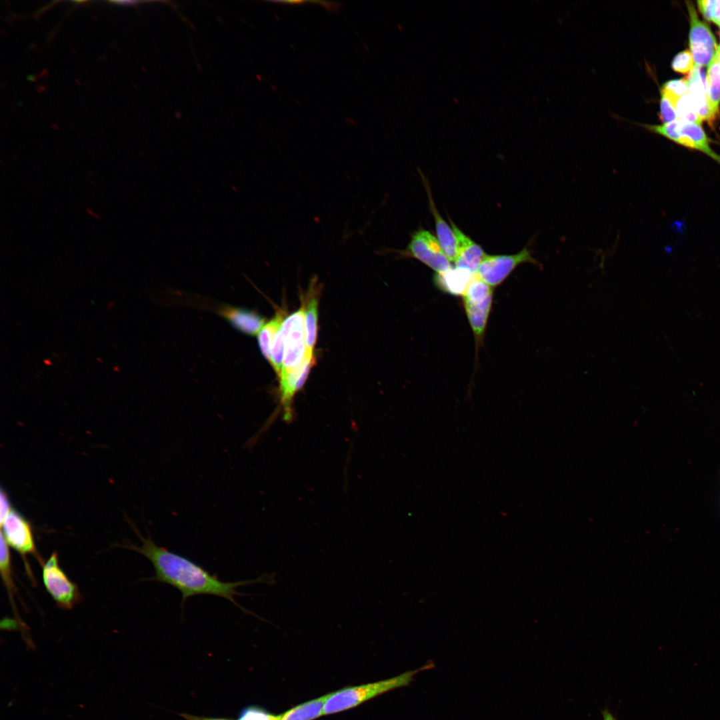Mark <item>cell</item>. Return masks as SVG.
Segmentation results:
<instances>
[{
    "label": "cell",
    "mask_w": 720,
    "mask_h": 720,
    "mask_svg": "<svg viewBox=\"0 0 720 720\" xmlns=\"http://www.w3.org/2000/svg\"><path fill=\"white\" fill-rule=\"evenodd\" d=\"M456 468L453 454L450 462L429 476L422 487L427 526L420 564L449 549L463 533L458 516Z\"/></svg>",
    "instance_id": "obj_1"
},
{
    "label": "cell",
    "mask_w": 720,
    "mask_h": 720,
    "mask_svg": "<svg viewBox=\"0 0 720 720\" xmlns=\"http://www.w3.org/2000/svg\"><path fill=\"white\" fill-rule=\"evenodd\" d=\"M328 470L360 497L374 502H387L397 487V478L388 471L360 462L338 459Z\"/></svg>",
    "instance_id": "obj_6"
},
{
    "label": "cell",
    "mask_w": 720,
    "mask_h": 720,
    "mask_svg": "<svg viewBox=\"0 0 720 720\" xmlns=\"http://www.w3.org/2000/svg\"><path fill=\"white\" fill-rule=\"evenodd\" d=\"M166 3L172 4L175 6H181L184 8H187V6L193 7V6H201V5L205 4V2H190V1H185V2L184 1H169Z\"/></svg>",
    "instance_id": "obj_12"
},
{
    "label": "cell",
    "mask_w": 720,
    "mask_h": 720,
    "mask_svg": "<svg viewBox=\"0 0 720 720\" xmlns=\"http://www.w3.org/2000/svg\"><path fill=\"white\" fill-rule=\"evenodd\" d=\"M674 332L685 361L686 382L682 392L683 400L700 404L709 411H715L720 398V368L697 351L676 328Z\"/></svg>",
    "instance_id": "obj_5"
},
{
    "label": "cell",
    "mask_w": 720,
    "mask_h": 720,
    "mask_svg": "<svg viewBox=\"0 0 720 720\" xmlns=\"http://www.w3.org/2000/svg\"><path fill=\"white\" fill-rule=\"evenodd\" d=\"M695 458L715 512H720V417L714 412L694 442Z\"/></svg>",
    "instance_id": "obj_9"
},
{
    "label": "cell",
    "mask_w": 720,
    "mask_h": 720,
    "mask_svg": "<svg viewBox=\"0 0 720 720\" xmlns=\"http://www.w3.org/2000/svg\"><path fill=\"white\" fill-rule=\"evenodd\" d=\"M426 526V507L420 492L409 509L405 525V538L403 542L407 546V549L413 557L417 567L419 566L422 558Z\"/></svg>",
    "instance_id": "obj_11"
},
{
    "label": "cell",
    "mask_w": 720,
    "mask_h": 720,
    "mask_svg": "<svg viewBox=\"0 0 720 720\" xmlns=\"http://www.w3.org/2000/svg\"><path fill=\"white\" fill-rule=\"evenodd\" d=\"M635 267V265L633 264ZM643 298L644 312L651 326L652 339L657 363L670 387L675 393L684 390L686 382L685 361L682 349L672 335L660 323L647 296L644 279L635 267Z\"/></svg>",
    "instance_id": "obj_7"
},
{
    "label": "cell",
    "mask_w": 720,
    "mask_h": 720,
    "mask_svg": "<svg viewBox=\"0 0 720 720\" xmlns=\"http://www.w3.org/2000/svg\"><path fill=\"white\" fill-rule=\"evenodd\" d=\"M715 413H716L717 416L720 417V398L718 399V402H717V404H716Z\"/></svg>",
    "instance_id": "obj_13"
},
{
    "label": "cell",
    "mask_w": 720,
    "mask_h": 720,
    "mask_svg": "<svg viewBox=\"0 0 720 720\" xmlns=\"http://www.w3.org/2000/svg\"><path fill=\"white\" fill-rule=\"evenodd\" d=\"M713 413L700 404L682 400L663 409H654L650 421L663 437L680 443H694Z\"/></svg>",
    "instance_id": "obj_8"
},
{
    "label": "cell",
    "mask_w": 720,
    "mask_h": 720,
    "mask_svg": "<svg viewBox=\"0 0 720 720\" xmlns=\"http://www.w3.org/2000/svg\"><path fill=\"white\" fill-rule=\"evenodd\" d=\"M593 378L601 384L626 389L654 409H663L677 402L675 392L666 381L656 358L636 343L621 347L608 374Z\"/></svg>",
    "instance_id": "obj_2"
},
{
    "label": "cell",
    "mask_w": 720,
    "mask_h": 720,
    "mask_svg": "<svg viewBox=\"0 0 720 720\" xmlns=\"http://www.w3.org/2000/svg\"><path fill=\"white\" fill-rule=\"evenodd\" d=\"M426 467L420 464L413 473L395 488L387 501V514L396 536L404 542L405 525L409 509L421 492L426 480Z\"/></svg>",
    "instance_id": "obj_10"
},
{
    "label": "cell",
    "mask_w": 720,
    "mask_h": 720,
    "mask_svg": "<svg viewBox=\"0 0 720 720\" xmlns=\"http://www.w3.org/2000/svg\"><path fill=\"white\" fill-rule=\"evenodd\" d=\"M480 426L474 414L465 420L459 445L453 448L456 457V491L460 529L471 533L476 506V482Z\"/></svg>",
    "instance_id": "obj_4"
},
{
    "label": "cell",
    "mask_w": 720,
    "mask_h": 720,
    "mask_svg": "<svg viewBox=\"0 0 720 720\" xmlns=\"http://www.w3.org/2000/svg\"><path fill=\"white\" fill-rule=\"evenodd\" d=\"M461 533L449 549L420 564L419 604L423 612L424 629L435 633L440 628V598L443 591L456 579L464 557L473 544L472 535Z\"/></svg>",
    "instance_id": "obj_3"
}]
</instances>
